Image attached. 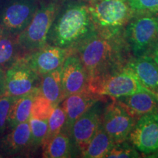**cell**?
<instances>
[{
	"label": "cell",
	"mask_w": 158,
	"mask_h": 158,
	"mask_svg": "<svg viewBox=\"0 0 158 158\" xmlns=\"http://www.w3.org/2000/svg\"><path fill=\"white\" fill-rule=\"evenodd\" d=\"M88 1H89V0H88Z\"/></svg>",
	"instance_id": "4dcf8cb0"
},
{
	"label": "cell",
	"mask_w": 158,
	"mask_h": 158,
	"mask_svg": "<svg viewBox=\"0 0 158 158\" xmlns=\"http://www.w3.org/2000/svg\"><path fill=\"white\" fill-rule=\"evenodd\" d=\"M157 97H158V96H157Z\"/></svg>",
	"instance_id": "1f68e13d"
},
{
	"label": "cell",
	"mask_w": 158,
	"mask_h": 158,
	"mask_svg": "<svg viewBox=\"0 0 158 158\" xmlns=\"http://www.w3.org/2000/svg\"><path fill=\"white\" fill-rule=\"evenodd\" d=\"M146 55H148L151 57L155 61L156 64L158 65V41L150 48Z\"/></svg>",
	"instance_id": "f1b7e54d"
},
{
	"label": "cell",
	"mask_w": 158,
	"mask_h": 158,
	"mask_svg": "<svg viewBox=\"0 0 158 158\" xmlns=\"http://www.w3.org/2000/svg\"><path fill=\"white\" fill-rule=\"evenodd\" d=\"M37 7V0H10L0 10V29L18 36L28 26Z\"/></svg>",
	"instance_id": "30bf717a"
},
{
	"label": "cell",
	"mask_w": 158,
	"mask_h": 158,
	"mask_svg": "<svg viewBox=\"0 0 158 158\" xmlns=\"http://www.w3.org/2000/svg\"><path fill=\"white\" fill-rule=\"evenodd\" d=\"M31 130V149L35 151L38 148L42 147L48 133V120L39 119L30 117L29 119Z\"/></svg>",
	"instance_id": "603a6c76"
},
{
	"label": "cell",
	"mask_w": 158,
	"mask_h": 158,
	"mask_svg": "<svg viewBox=\"0 0 158 158\" xmlns=\"http://www.w3.org/2000/svg\"><path fill=\"white\" fill-rule=\"evenodd\" d=\"M40 89H37L30 93L17 98L12 105L7 118V127L12 130L18 124L28 122L31 117V107L34 98Z\"/></svg>",
	"instance_id": "ffe728a7"
},
{
	"label": "cell",
	"mask_w": 158,
	"mask_h": 158,
	"mask_svg": "<svg viewBox=\"0 0 158 158\" xmlns=\"http://www.w3.org/2000/svg\"><path fill=\"white\" fill-rule=\"evenodd\" d=\"M71 52L68 49L45 44L42 48L25 54L22 58L33 70L42 76L61 68Z\"/></svg>",
	"instance_id": "7c38bea8"
},
{
	"label": "cell",
	"mask_w": 158,
	"mask_h": 158,
	"mask_svg": "<svg viewBox=\"0 0 158 158\" xmlns=\"http://www.w3.org/2000/svg\"><path fill=\"white\" fill-rule=\"evenodd\" d=\"M135 13L158 14V0H128Z\"/></svg>",
	"instance_id": "83f0119b"
},
{
	"label": "cell",
	"mask_w": 158,
	"mask_h": 158,
	"mask_svg": "<svg viewBox=\"0 0 158 158\" xmlns=\"http://www.w3.org/2000/svg\"><path fill=\"white\" fill-rule=\"evenodd\" d=\"M23 56L17 35L0 29V68L5 72Z\"/></svg>",
	"instance_id": "d6986e66"
},
{
	"label": "cell",
	"mask_w": 158,
	"mask_h": 158,
	"mask_svg": "<svg viewBox=\"0 0 158 158\" xmlns=\"http://www.w3.org/2000/svg\"><path fill=\"white\" fill-rule=\"evenodd\" d=\"M59 7L56 1L38 6L28 26L18 35V42L23 56L46 44L49 30Z\"/></svg>",
	"instance_id": "277c9868"
},
{
	"label": "cell",
	"mask_w": 158,
	"mask_h": 158,
	"mask_svg": "<svg viewBox=\"0 0 158 158\" xmlns=\"http://www.w3.org/2000/svg\"><path fill=\"white\" fill-rule=\"evenodd\" d=\"M107 102L108 98L97 101L73 124L69 136L76 154L78 152L81 155L95 134L101 123L105 103Z\"/></svg>",
	"instance_id": "52a82bcc"
},
{
	"label": "cell",
	"mask_w": 158,
	"mask_h": 158,
	"mask_svg": "<svg viewBox=\"0 0 158 158\" xmlns=\"http://www.w3.org/2000/svg\"><path fill=\"white\" fill-rule=\"evenodd\" d=\"M55 106H53L39 90L34 98L31 116L39 119L48 120Z\"/></svg>",
	"instance_id": "d4e9b609"
},
{
	"label": "cell",
	"mask_w": 158,
	"mask_h": 158,
	"mask_svg": "<svg viewBox=\"0 0 158 158\" xmlns=\"http://www.w3.org/2000/svg\"><path fill=\"white\" fill-rule=\"evenodd\" d=\"M5 93V72L0 68V96Z\"/></svg>",
	"instance_id": "f546056e"
},
{
	"label": "cell",
	"mask_w": 158,
	"mask_h": 158,
	"mask_svg": "<svg viewBox=\"0 0 158 158\" xmlns=\"http://www.w3.org/2000/svg\"><path fill=\"white\" fill-rule=\"evenodd\" d=\"M146 157H158V111L137 119L128 140Z\"/></svg>",
	"instance_id": "ba28073f"
},
{
	"label": "cell",
	"mask_w": 158,
	"mask_h": 158,
	"mask_svg": "<svg viewBox=\"0 0 158 158\" xmlns=\"http://www.w3.org/2000/svg\"><path fill=\"white\" fill-rule=\"evenodd\" d=\"M43 157L67 158L76 154L70 138L64 131L53 137L42 146Z\"/></svg>",
	"instance_id": "44dd1931"
},
{
	"label": "cell",
	"mask_w": 158,
	"mask_h": 158,
	"mask_svg": "<svg viewBox=\"0 0 158 158\" xmlns=\"http://www.w3.org/2000/svg\"><path fill=\"white\" fill-rule=\"evenodd\" d=\"M138 118L115 99L104 108L101 124L114 143L127 141Z\"/></svg>",
	"instance_id": "9c48e42d"
},
{
	"label": "cell",
	"mask_w": 158,
	"mask_h": 158,
	"mask_svg": "<svg viewBox=\"0 0 158 158\" xmlns=\"http://www.w3.org/2000/svg\"><path fill=\"white\" fill-rule=\"evenodd\" d=\"M40 76L22 57L5 71V94L19 98L39 88Z\"/></svg>",
	"instance_id": "8fae6325"
},
{
	"label": "cell",
	"mask_w": 158,
	"mask_h": 158,
	"mask_svg": "<svg viewBox=\"0 0 158 158\" xmlns=\"http://www.w3.org/2000/svg\"><path fill=\"white\" fill-rule=\"evenodd\" d=\"M115 100L138 118L141 116L158 111V97L150 91H142Z\"/></svg>",
	"instance_id": "e0dca14e"
},
{
	"label": "cell",
	"mask_w": 158,
	"mask_h": 158,
	"mask_svg": "<svg viewBox=\"0 0 158 158\" xmlns=\"http://www.w3.org/2000/svg\"><path fill=\"white\" fill-rule=\"evenodd\" d=\"M65 122H66V114L61 105L59 104L53 109L50 116L48 118V133L43 144L62 131Z\"/></svg>",
	"instance_id": "cb8c5ba5"
},
{
	"label": "cell",
	"mask_w": 158,
	"mask_h": 158,
	"mask_svg": "<svg viewBox=\"0 0 158 158\" xmlns=\"http://www.w3.org/2000/svg\"><path fill=\"white\" fill-rule=\"evenodd\" d=\"M87 89L99 96L111 99L142 91H149L143 86L135 74L127 66L89 80Z\"/></svg>",
	"instance_id": "5b68a950"
},
{
	"label": "cell",
	"mask_w": 158,
	"mask_h": 158,
	"mask_svg": "<svg viewBox=\"0 0 158 158\" xmlns=\"http://www.w3.org/2000/svg\"><path fill=\"white\" fill-rule=\"evenodd\" d=\"M106 98H107L99 96L89 90L66 97L60 104L66 114V122L62 131L69 135L74 122L97 101Z\"/></svg>",
	"instance_id": "5bb4252c"
},
{
	"label": "cell",
	"mask_w": 158,
	"mask_h": 158,
	"mask_svg": "<svg viewBox=\"0 0 158 158\" xmlns=\"http://www.w3.org/2000/svg\"><path fill=\"white\" fill-rule=\"evenodd\" d=\"M147 89L158 96V65L148 55L132 57L126 64Z\"/></svg>",
	"instance_id": "2e32d148"
},
{
	"label": "cell",
	"mask_w": 158,
	"mask_h": 158,
	"mask_svg": "<svg viewBox=\"0 0 158 158\" xmlns=\"http://www.w3.org/2000/svg\"><path fill=\"white\" fill-rule=\"evenodd\" d=\"M62 84L64 99L70 94L88 90V75L75 52L69 54L63 63Z\"/></svg>",
	"instance_id": "4fadbf2b"
},
{
	"label": "cell",
	"mask_w": 158,
	"mask_h": 158,
	"mask_svg": "<svg viewBox=\"0 0 158 158\" xmlns=\"http://www.w3.org/2000/svg\"><path fill=\"white\" fill-rule=\"evenodd\" d=\"M40 92L56 107L64 100L62 84V67L40 76Z\"/></svg>",
	"instance_id": "ac0fdd59"
},
{
	"label": "cell",
	"mask_w": 158,
	"mask_h": 158,
	"mask_svg": "<svg viewBox=\"0 0 158 158\" xmlns=\"http://www.w3.org/2000/svg\"><path fill=\"white\" fill-rule=\"evenodd\" d=\"M114 144L113 140L106 133L102 124L100 123L95 134L81 154V156L86 158L106 157V155Z\"/></svg>",
	"instance_id": "7402d4cb"
},
{
	"label": "cell",
	"mask_w": 158,
	"mask_h": 158,
	"mask_svg": "<svg viewBox=\"0 0 158 158\" xmlns=\"http://www.w3.org/2000/svg\"><path fill=\"white\" fill-rule=\"evenodd\" d=\"M2 150L8 155H23L31 149V130L29 121L18 124L2 138Z\"/></svg>",
	"instance_id": "9a60e30c"
},
{
	"label": "cell",
	"mask_w": 158,
	"mask_h": 158,
	"mask_svg": "<svg viewBox=\"0 0 158 158\" xmlns=\"http://www.w3.org/2000/svg\"><path fill=\"white\" fill-rule=\"evenodd\" d=\"M87 5L97 32L108 37L122 36L135 14L128 0H89Z\"/></svg>",
	"instance_id": "3957f363"
},
{
	"label": "cell",
	"mask_w": 158,
	"mask_h": 158,
	"mask_svg": "<svg viewBox=\"0 0 158 158\" xmlns=\"http://www.w3.org/2000/svg\"><path fill=\"white\" fill-rule=\"evenodd\" d=\"M123 37L133 57L146 55L158 41V14L135 13L124 28Z\"/></svg>",
	"instance_id": "8992f818"
},
{
	"label": "cell",
	"mask_w": 158,
	"mask_h": 158,
	"mask_svg": "<svg viewBox=\"0 0 158 158\" xmlns=\"http://www.w3.org/2000/svg\"><path fill=\"white\" fill-rule=\"evenodd\" d=\"M97 31L87 3L71 0L59 7L47 37V43L72 52Z\"/></svg>",
	"instance_id": "7a4b0ae2"
},
{
	"label": "cell",
	"mask_w": 158,
	"mask_h": 158,
	"mask_svg": "<svg viewBox=\"0 0 158 158\" xmlns=\"http://www.w3.org/2000/svg\"><path fill=\"white\" fill-rule=\"evenodd\" d=\"M75 53L84 65L89 81L124 68L132 58L123 35L108 37L98 32L86 40Z\"/></svg>",
	"instance_id": "6da1fadb"
},
{
	"label": "cell",
	"mask_w": 158,
	"mask_h": 158,
	"mask_svg": "<svg viewBox=\"0 0 158 158\" xmlns=\"http://www.w3.org/2000/svg\"><path fill=\"white\" fill-rule=\"evenodd\" d=\"M15 99L5 93L0 96V137L5 133L7 127L10 110Z\"/></svg>",
	"instance_id": "4316f807"
},
{
	"label": "cell",
	"mask_w": 158,
	"mask_h": 158,
	"mask_svg": "<svg viewBox=\"0 0 158 158\" xmlns=\"http://www.w3.org/2000/svg\"><path fill=\"white\" fill-rule=\"evenodd\" d=\"M141 153L129 141H124L114 143L111 149L106 155V157L134 158L141 157Z\"/></svg>",
	"instance_id": "484cf974"
}]
</instances>
